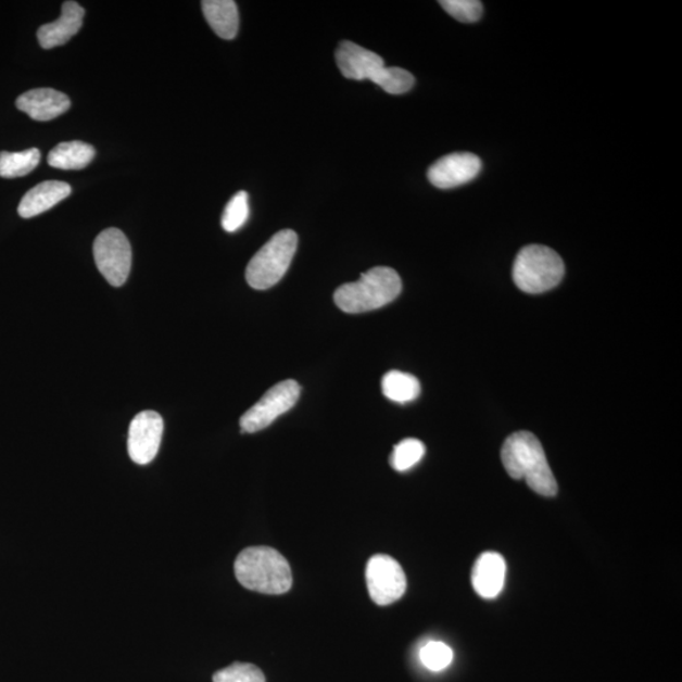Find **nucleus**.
<instances>
[{
    "mask_svg": "<svg viewBox=\"0 0 682 682\" xmlns=\"http://www.w3.org/2000/svg\"><path fill=\"white\" fill-rule=\"evenodd\" d=\"M503 467L510 478L525 479L533 492L544 497L557 494V482L540 440L529 431L512 433L501 452Z\"/></svg>",
    "mask_w": 682,
    "mask_h": 682,
    "instance_id": "1",
    "label": "nucleus"
},
{
    "mask_svg": "<svg viewBox=\"0 0 682 682\" xmlns=\"http://www.w3.org/2000/svg\"><path fill=\"white\" fill-rule=\"evenodd\" d=\"M237 580L250 591L262 594H285L292 586L289 561L275 548L255 546L243 550L235 564Z\"/></svg>",
    "mask_w": 682,
    "mask_h": 682,
    "instance_id": "2",
    "label": "nucleus"
},
{
    "mask_svg": "<svg viewBox=\"0 0 682 682\" xmlns=\"http://www.w3.org/2000/svg\"><path fill=\"white\" fill-rule=\"evenodd\" d=\"M400 275L390 267H375L358 281L340 286L334 293L337 306L346 314H362L391 304L400 296Z\"/></svg>",
    "mask_w": 682,
    "mask_h": 682,
    "instance_id": "3",
    "label": "nucleus"
},
{
    "mask_svg": "<svg viewBox=\"0 0 682 682\" xmlns=\"http://www.w3.org/2000/svg\"><path fill=\"white\" fill-rule=\"evenodd\" d=\"M565 275L559 254L545 245H527L517 254L514 265V281L519 290L544 293L555 289Z\"/></svg>",
    "mask_w": 682,
    "mask_h": 682,
    "instance_id": "4",
    "label": "nucleus"
},
{
    "mask_svg": "<svg viewBox=\"0 0 682 682\" xmlns=\"http://www.w3.org/2000/svg\"><path fill=\"white\" fill-rule=\"evenodd\" d=\"M298 242V235L293 230L278 231L248 263V285L254 290H268L280 282L291 266Z\"/></svg>",
    "mask_w": 682,
    "mask_h": 682,
    "instance_id": "5",
    "label": "nucleus"
},
{
    "mask_svg": "<svg viewBox=\"0 0 682 682\" xmlns=\"http://www.w3.org/2000/svg\"><path fill=\"white\" fill-rule=\"evenodd\" d=\"M94 260L100 274L114 287L127 282L131 268V247L124 232L106 229L94 242Z\"/></svg>",
    "mask_w": 682,
    "mask_h": 682,
    "instance_id": "6",
    "label": "nucleus"
},
{
    "mask_svg": "<svg viewBox=\"0 0 682 682\" xmlns=\"http://www.w3.org/2000/svg\"><path fill=\"white\" fill-rule=\"evenodd\" d=\"M300 393V384L293 379L276 384L240 418V429L253 433L268 428L277 417L296 405Z\"/></svg>",
    "mask_w": 682,
    "mask_h": 682,
    "instance_id": "7",
    "label": "nucleus"
},
{
    "mask_svg": "<svg viewBox=\"0 0 682 682\" xmlns=\"http://www.w3.org/2000/svg\"><path fill=\"white\" fill-rule=\"evenodd\" d=\"M366 579L371 601L389 606L402 598L407 579L401 565L389 555H375L367 564Z\"/></svg>",
    "mask_w": 682,
    "mask_h": 682,
    "instance_id": "8",
    "label": "nucleus"
},
{
    "mask_svg": "<svg viewBox=\"0 0 682 682\" xmlns=\"http://www.w3.org/2000/svg\"><path fill=\"white\" fill-rule=\"evenodd\" d=\"M164 420L154 411H143L130 422L128 433V453L130 459L138 465L150 464L157 456Z\"/></svg>",
    "mask_w": 682,
    "mask_h": 682,
    "instance_id": "9",
    "label": "nucleus"
},
{
    "mask_svg": "<svg viewBox=\"0 0 682 682\" xmlns=\"http://www.w3.org/2000/svg\"><path fill=\"white\" fill-rule=\"evenodd\" d=\"M482 169V161L468 152L452 153L435 162L428 173L429 181L438 189H454L475 180Z\"/></svg>",
    "mask_w": 682,
    "mask_h": 682,
    "instance_id": "10",
    "label": "nucleus"
},
{
    "mask_svg": "<svg viewBox=\"0 0 682 682\" xmlns=\"http://www.w3.org/2000/svg\"><path fill=\"white\" fill-rule=\"evenodd\" d=\"M336 59L340 73L356 81H375L384 67L381 56L351 41L340 42Z\"/></svg>",
    "mask_w": 682,
    "mask_h": 682,
    "instance_id": "11",
    "label": "nucleus"
},
{
    "mask_svg": "<svg viewBox=\"0 0 682 682\" xmlns=\"http://www.w3.org/2000/svg\"><path fill=\"white\" fill-rule=\"evenodd\" d=\"M506 572L505 557L498 553H484L472 567V588L484 599L497 598L505 586Z\"/></svg>",
    "mask_w": 682,
    "mask_h": 682,
    "instance_id": "12",
    "label": "nucleus"
},
{
    "mask_svg": "<svg viewBox=\"0 0 682 682\" xmlns=\"http://www.w3.org/2000/svg\"><path fill=\"white\" fill-rule=\"evenodd\" d=\"M15 105L34 121L48 122L66 113L72 102L64 92L41 88L25 92L17 99Z\"/></svg>",
    "mask_w": 682,
    "mask_h": 682,
    "instance_id": "13",
    "label": "nucleus"
},
{
    "mask_svg": "<svg viewBox=\"0 0 682 682\" xmlns=\"http://www.w3.org/2000/svg\"><path fill=\"white\" fill-rule=\"evenodd\" d=\"M84 15L85 11L80 4L76 2L62 4L60 18L38 29L37 38L41 48L51 50L72 40L83 26Z\"/></svg>",
    "mask_w": 682,
    "mask_h": 682,
    "instance_id": "14",
    "label": "nucleus"
},
{
    "mask_svg": "<svg viewBox=\"0 0 682 682\" xmlns=\"http://www.w3.org/2000/svg\"><path fill=\"white\" fill-rule=\"evenodd\" d=\"M70 193H72V188L66 182L45 181L35 186L23 197L18 214L25 219L35 218L68 198Z\"/></svg>",
    "mask_w": 682,
    "mask_h": 682,
    "instance_id": "15",
    "label": "nucleus"
},
{
    "mask_svg": "<svg viewBox=\"0 0 682 682\" xmlns=\"http://www.w3.org/2000/svg\"><path fill=\"white\" fill-rule=\"evenodd\" d=\"M203 13L214 33L223 40L236 38L239 29V12L232 0H204Z\"/></svg>",
    "mask_w": 682,
    "mask_h": 682,
    "instance_id": "16",
    "label": "nucleus"
},
{
    "mask_svg": "<svg viewBox=\"0 0 682 682\" xmlns=\"http://www.w3.org/2000/svg\"><path fill=\"white\" fill-rule=\"evenodd\" d=\"M94 147L80 141L60 143L49 153L48 162L53 168L83 169L96 157Z\"/></svg>",
    "mask_w": 682,
    "mask_h": 682,
    "instance_id": "17",
    "label": "nucleus"
},
{
    "mask_svg": "<svg viewBox=\"0 0 682 682\" xmlns=\"http://www.w3.org/2000/svg\"><path fill=\"white\" fill-rule=\"evenodd\" d=\"M382 392L393 402L408 403L420 396L421 384L413 375L391 370L382 379Z\"/></svg>",
    "mask_w": 682,
    "mask_h": 682,
    "instance_id": "18",
    "label": "nucleus"
},
{
    "mask_svg": "<svg viewBox=\"0 0 682 682\" xmlns=\"http://www.w3.org/2000/svg\"><path fill=\"white\" fill-rule=\"evenodd\" d=\"M41 152L29 149L22 152H0V177L14 178L33 173L40 164Z\"/></svg>",
    "mask_w": 682,
    "mask_h": 682,
    "instance_id": "19",
    "label": "nucleus"
},
{
    "mask_svg": "<svg viewBox=\"0 0 682 682\" xmlns=\"http://www.w3.org/2000/svg\"><path fill=\"white\" fill-rule=\"evenodd\" d=\"M374 83L389 94L401 96L414 88L415 77L405 68L384 66Z\"/></svg>",
    "mask_w": 682,
    "mask_h": 682,
    "instance_id": "20",
    "label": "nucleus"
},
{
    "mask_svg": "<svg viewBox=\"0 0 682 682\" xmlns=\"http://www.w3.org/2000/svg\"><path fill=\"white\" fill-rule=\"evenodd\" d=\"M426 452L420 440L406 439L394 446L391 455V465L394 470L406 471L420 463Z\"/></svg>",
    "mask_w": 682,
    "mask_h": 682,
    "instance_id": "21",
    "label": "nucleus"
},
{
    "mask_svg": "<svg viewBox=\"0 0 682 682\" xmlns=\"http://www.w3.org/2000/svg\"><path fill=\"white\" fill-rule=\"evenodd\" d=\"M250 197L245 191H239L231 198L222 216V227L228 232L242 228L250 216Z\"/></svg>",
    "mask_w": 682,
    "mask_h": 682,
    "instance_id": "22",
    "label": "nucleus"
},
{
    "mask_svg": "<svg viewBox=\"0 0 682 682\" xmlns=\"http://www.w3.org/2000/svg\"><path fill=\"white\" fill-rule=\"evenodd\" d=\"M213 682H266V677L255 665L236 662L216 672Z\"/></svg>",
    "mask_w": 682,
    "mask_h": 682,
    "instance_id": "23",
    "label": "nucleus"
},
{
    "mask_svg": "<svg viewBox=\"0 0 682 682\" xmlns=\"http://www.w3.org/2000/svg\"><path fill=\"white\" fill-rule=\"evenodd\" d=\"M421 661L431 671H441L454 660V653L443 642H430L421 649Z\"/></svg>",
    "mask_w": 682,
    "mask_h": 682,
    "instance_id": "24",
    "label": "nucleus"
},
{
    "mask_svg": "<svg viewBox=\"0 0 682 682\" xmlns=\"http://www.w3.org/2000/svg\"><path fill=\"white\" fill-rule=\"evenodd\" d=\"M440 5L453 18L463 23H475L483 14V3L479 0H443Z\"/></svg>",
    "mask_w": 682,
    "mask_h": 682,
    "instance_id": "25",
    "label": "nucleus"
}]
</instances>
